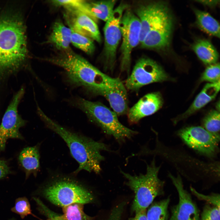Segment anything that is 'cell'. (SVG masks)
<instances>
[{"label":"cell","mask_w":220,"mask_h":220,"mask_svg":"<svg viewBox=\"0 0 220 220\" xmlns=\"http://www.w3.org/2000/svg\"><path fill=\"white\" fill-rule=\"evenodd\" d=\"M70 102L84 113L105 133L112 136L119 142L130 138L137 133L122 124L116 114L101 102L79 97L72 99Z\"/></svg>","instance_id":"5"},{"label":"cell","mask_w":220,"mask_h":220,"mask_svg":"<svg viewBox=\"0 0 220 220\" xmlns=\"http://www.w3.org/2000/svg\"><path fill=\"white\" fill-rule=\"evenodd\" d=\"M24 91V88L22 86L15 93L3 115L0 125V151L5 150L9 139H23L19 129L26 124L27 121L19 114L18 107Z\"/></svg>","instance_id":"10"},{"label":"cell","mask_w":220,"mask_h":220,"mask_svg":"<svg viewBox=\"0 0 220 220\" xmlns=\"http://www.w3.org/2000/svg\"><path fill=\"white\" fill-rule=\"evenodd\" d=\"M70 29L71 30V42L72 44L87 54H92L95 50V46L91 38Z\"/></svg>","instance_id":"26"},{"label":"cell","mask_w":220,"mask_h":220,"mask_svg":"<svg viewBox=\"0 0 220 220\" xmlns=\"http://www.w3.org/2000/svg\"><path fill=\"white\" fill-rule=\"evenodd\" d=\"M68 49L46 61L63 68L71 85L81 87L95 95L99 89L114 85L120 79L104 74L83 57Z\"/></svg>","instance_id":"2"},{"label":"cell","mask_w":220,"mask_h":220,"mask_svg":"<svg viewBox=\"0 0 220 220\" xmlns=\"http://www.w3.org/2000/svg\"><path fill=\"white\" fill-rule=\"evenodd\" d=\"M11 173L6 162L0 159V179L4 178Z\"/></svg>","instance_id":"32"},{"label":"cell","mask_w":220,"mask_h":220,"mask_svg":"<svg viewBox=\"0 0 220 220\" xmlns=\"http://www.w3.org/2000/svg\"><path fill=\"white\" fill-rule=\"evenodd\" d=\"M71 30L61 22H56L54 24L52 32L47 42L54 45L59 50H64L68 49L71 42Z\"/></svg>","instance_id":"21"},{"label":"cell","mask_w":220,"mask_h":220,"mask_svg":"<svg viewBox=\"0 0 220 220\" xmlns=\"http://www.w3.org/2000/svg\"><path fill=\"white\" fill-rule=\"evenodd\" d=\"M163 101L159 92L148 94L141 98L128 110L127 117L129 122L137 123L141 119L151 115L161 108Z\"/></svg>","instance_id":"15"},{"label":"cell","mask_w":220,"mask_h":220,"mask_svg":"<svg viewBox=\"0 0 220 220\" xmlns=\"http://www.w3.org/2000/svg\"><path fill=\"white\" fill-rule=\"evenodd\" d=\"M192 47L198 57L205 64L209 65L216 63L218 58V53L209 41L204 39L197 40Z\"/></svg>","instance_id":"22"},{"label":"cell","mask_w":220,"mask_h":220,"mask_svg":"<svg viewBox=\"0 0 220 220\" xmlns=\"http://www.w3.org/2000/svg\"><path fill=\"white\" fill-rule=\"evenodd\" d=\"M127 5L120 4L114 9L106 22L104 28L105 46L104 50V69L112 71L115 65L116 50L121 38L120 22Z\"/></svg>","instance_id":"9"},{"label":"cell","mask_w":220,"mask_h":220,"mask_svg":"<svg viewBox=\"0 0 220 220\" xmlns=\"http://www.w3.org/2000/svg\"><path fill=\"white\" fill-rule=\"evenodd\" d=\"M173 25L172 17L164 3L148 33L141 43L144 48L162 49L168 46Z\"/></svg>","instance_id":"11"},{"label":"cell","mask_w":220,"mask_h":220,"mask_svg":"<svg viewBox=\"0 0 220 220\" xmlns=\"http://www.w3.org/2000/svg\"><path fill=\"white\" fill-rule=\"evenodd\" d=\"M164 2H151L139 6L136 10V16L141 24L140 43L149 31Z\"/></svg>","instance_id":"17"},{"label":"cell","mask_w":220,"mask_h":220,"mask_svg":"<svg viewBox=\"0 0 220 220\" xmlns=\"http://www.w3.org/2000/svg\"><path fill=\"white\" fill-rule=\"evenodd\" d=\"M146 163L145 174L132 175L120 170L127 179V185L134 193L132 210L135 213L146 210L154 199L164 193V181L158 176L160 166H156L154 158L149 165Z\"/></svg>","instance_id":"4"},{"label":"cell","mask_w":220,"mask_h":220,"mask_svg":"<svg viewBox=\"0 0 220 220\" xmlns=\"http://www.w3.org/2000/svg\"><path fill=\"white\" fill-rule=\"evenodd\" d=\"M178 134L188 146L209 157L218 153L220 134L211 133L200 126L183 128Z\"/></svg>","instance_id":"12"},{"label":"cell","mask_w":220,"mask_h":220,"mask_svg":"<svg viewBox=\"0 0 220 220\" xmlns=\"http://www.w3.org/2000/svg\"><path fill=\"white\" fill-rule=\"evenodd\" d=\"M190 190L192 193L200 200L204 201L207 204L215 206L220 208V195L218 193H212L207 195L197 191L192 186Z\"/></svg>","instance_id":"31"},{"label":"cell","mask_w":220,"mask_h":220,"mask_svg":"<svg viewBox=\"0 0 220 220\" xmlns=\"http://www.w3.org/2000/svg\"><path fill=\"white\" fill-rule=\"evenodd\" d=\"M168 176L178 196V202L172 207L169 220H199V209L190 194L185 189L180 175L175 176L169 173Z\"/></svg>","instance_id":"13"},{"label":"cell","mask_w":220,"mask_h":220,"mask_svg":"<svg viewBox=\"0 0 220 220\" xmlns=\"http://www.w3.org/2000/svg\"><path fill=\"white\" fill-rule=\"evenodd\" d=\"M220 208L208 204L204 207L199 220H220Z\"/></svg>","instance_id":"30"},{"label":"cell","mask_w":220,"mask_h":220,"mask_svg":"<svg viewBox=\"0 0 220 220\" xmlns=\"http://www.w3.org/2000/svg\"><path fill=\"white\" fill-rule=\"evenodd\" d=\"M42 193L51 202L63 207L73 203H90L94 200L92 193L87 189L68 178L54 180L46 186Z\"/></svg>","instance_id":"6"},{"label":"cell","mask_w":220,"mask_h":220,"mask_svg":"<svg viewBox=\"0 0 220 220\" xmlns=\"http://www.w3.org/2000/svg\"><path fill=\"white\" fill-rule=\"evenodd\" d=\"M16 3L0 7V88L27 63L28 51L22 9Z\"/></svg>","instance_id":"1"},{"label":"cell","mask_w":220,"mask_h":220,"mask_svg":"<svg viewBox=\"0 0 220 220\" xmlns=\"http://www.w3.org/2000/svg\"><path fill=\"white\" fill-rule=\"evenodd\" d=\"M10 220H16L15 218H11Z\"/></svg>","instance_id":"36"},{"label":"cell","mask_w":220,"mask_h":220,"mask_svg":"<svg viewBox=\"0 0 220 220\" xmlns=\"http://www.w3.org/2000/svg\"><path fill=\"white\" fill-rule=\"evenodd\" d=\"M220 114L218 110L210 111L203 120L204 129L209 132L215 134H219Z\"/></svg>","instance_id":"27"},{"label":"cell","mask_w":220,"mask_h":220,"mask_svg":"<svg viewBox=\"0 0 220 220\" xmlns=\"http://www.w3.org/2000/svg\"><path fill=\"white\" fill-rule=\"evenodd\" d=\"M119 25L122 38L120 68L122 71H126L129 74L131 52L140 43L141 24L136 15L127 9L123 15Z\"/></svg>","instance_id":"7"},{"label":"cell","mask_w":220,"mask_h":220,"mask_svg":"<svg viewBox=\"0 0 220 220\" xmlns=\"http://www.w3.org/2000/svg\"><path fill=\"white\" fill-rule=\"evenodd\" d=\"M201 81L215 83L220 81V64L209 65L205 70L201 78Z\"/></svg>","instance_id":"29"},{"label":"cell","mask_w":220,"mask_h":220,"mask_svg":"<svg viewBox=\"0 0 220 220\" xmlns=\"http://www.w3.org/2000/svg\"><path fill=\"white\" fill-rule=\"evenodd\" d=\"M204 5L209 6H213L218 3L217 0H201L198 1Z\"/></svg>","instance_id":"34"},{"label":"cell","mask_w":220,"mask_h":220,"mask_svg":"<svg viewBox=\"0 0 220 220\" xmlns=\"http://www.w3.org/2000/svg\"><path fill=\"white\" fill-rule=\"evenodd\" d=\"M71 17L67 19L69 28L91 38L98 42L101 41L100 33L94 21L86 13L76 9L66 8Z\"/></svg>","instance_id":"14"},{"label":"cell","mask_w":220,"mask_h":220,"mask_svg":"<svg viewBox=\"0 0 220 220\" xmlns=\"http://www.w3.org/2000/svg\"><path fill=\"white\" fill-rule=\"evenodd\" d=\"M170 197L151 204L147 211L148 220H169L168 207Z\"/></svg>","instance_id":"24"},{"label":"cell","mask_w":220,"mask_h":220,"mask_svg":"<svg viewBox=\"0 0 220 220\" xmlns=\"http://www.w3.org/2000/svg\"><path fill=\"white\" fill-rule=\"evenodd\" d=\"M45 215H47L51 220H59L57 217V215L52 212L50 210L48 211Z\"/></svg>","instance_id":"35"},{"label":"cell","mask_w":220,"mask_h":220,"mask_svg":"<svg viewBox=\"0 0 220 220\" xmlns=\"http://www.w3.org/2000/svg\"><path fill=\"white\" fill-rule=\"evenodd\" d=\"M95 95L105 98L117 116L127 113L129 109L127 90L120 80L114 85L99 89Z\"/></svg>","instance_id":"16"},{"label":"cell","mask_w":220,"mask_h":220,"mask_svg":"<svg viewBox=\"0 0 220 220\" xmlns=\"http://www.w3.org/2000/svg\"><path fill=\"white\" fill-rule=\"evenodd\" d=\"M116 1L115 0L92 2L84 0L79 10L89 15L94 21L98 19L106 22L112 14Z\"/></svg>","instance_id":"18"},{"label":"cell","mask_w":220,"mask_h":220,"mask_svg":"<svg viewBox=\"0 0 220 220\" xmlns=\"http://www.w3.org/2000/svg\"><path fill=\"white\" fill-rule=\"evenodd\" d=\"M39 158L37 146L25 148L20 152L18 160L25 172L26 178L31 174H36L40 167Z\"/></svg>","instance_id":"20"},{"label":"cell","mask_w":220,"mask_h":220,"mask_svg":"<svg viewBox=\"0 0 220 220\" xmlns=\"http://www.w3.org/2000/svg\"><path fill=\"white\" fill-rule=\"evenodd\" d=\"M168 79L167 74L156 61L149 58H142L137 61L127 78L125 87L130 90L137 91L146 85Z\"/></svg>","instance_id":"8"},{"label":"cell","mask_w":220,"mask_h":220,"mask_svg":"<svg viewBox=\"0 0 220 220\" xmlns=\"http://www.w3.org/2000/svg\"><path fill=\"white\" fill-rule=\"evenodd\" d=\"M11 210L12 212L19 215L22 219L30 215L35 217L32 213L28 199L24 196L17 198L15 200L14 206Z\"/></svg>","instance_id":"28"},{"label":"cell","mask_w":220,"mask_h":220,"mask_svg":"<svg viewBox=\"0 0 220 220\" xmlns=\"http://www.w3.org/2000/svg\"><path fill=\"white\" fill-rule=\"evenodd\" d=\"M196 22L200 28L208 34L220 37V26L218 22L208 13L195 9Z\"/></svg>","instance_id":"23"},{"label":"cell","mask_w":220,"mask_h":220,"mask_svg":"<svg viewBox=\"0 0 220 220\" xmlns=\"http://www.w3.org/2000/svg\"><path fill=\"white\" fill-rule=\"evenodd\" d=\"M220 90V81L206 84L196 96L188 109L180 116L174 120L176 123L179 120L185 118L203 107L214 99Z\"/></svg>","instance_id":"19"},{"label":"cell","mask_w":220,"mask_h":220,"mask_svg":"<svg viewBox=\"0 0 220 220\" xmlns=\"http://www.w3.org/2000/svg\"><path fill=\"white\" fill-rule=\"evenodd\" d=\"M128 220H148L146 210L135 213V216L133 217L129 218Z\"/></svg>","instance_id":"33"},{"label":"cell","mask_w":220,"mask_h":220,"mask_svg":"<svg viewBox=\"0 0 220 220\" xmlns=\"http://www.w3.org/2000/svg\"><path fill=\"white\" fill-rule=\"evenodd\" d=\"M37 112L47 127L59 135L67 144L72 156L79 164L75 173L82 170L100 173L101 162L105 159L101 152L110 151L107 145L69 131L52 120L39 107Z\"/></svg>","instance_id":"3"},{"label":"cell","mask_w":220,"mask_h":220,"mask_svg":"<svg viewBox=\"0 0 220 220\" xmlns=\"http://www.w3.org/2000/svg\"><path fill=\"white\" fill-rule=\"evenodd\" d=\"M83 204L75 203L63 207V214L57 215V218L59 220H93V217L84 212Z\"/></svg>","instance_id":"25"}]
</instances>
